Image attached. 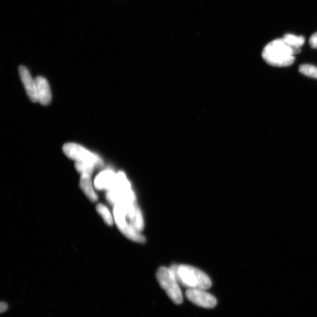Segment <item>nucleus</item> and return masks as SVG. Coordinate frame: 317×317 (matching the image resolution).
Listing matches in <instances>:
<instances>
[{"label":"nucleus","instance_id":"nucleus-9","mask_svg":"<svg viewBox=\"0 0 317 317\" xmlns=\"http://www.w3.org/2000/svg\"><path fill=\"white\" fill-rule=\"evenodd\" d=\"M37 87L38 101L41 105H48L51 101V90L47 80L43 76H38L35 79Z\"/></svg>","mask_w":317,"mask_h":317},{"label":"nucleus","instance_id":"nucleus-11","mask_svg":"<svg viewBox=\"0 0 317 317\" xmlns=\"http://www.w3.org/2000/svg\"><path fill=\"white\" fill-rule=\"evenodd\" d=\"M287 45L292 47V48L300 49V47L303 46L305 42V39L302 36H296L292 34H286L283 38Z\"/></svg>","mask_w":317,"mask_h":317},{"label":"nucleus","instance_id":"nucleus-7","mask_svg":"<svg viewBox=\"0 0 317 317\" xmlns=\"http://www.w3.org/2000/svg\"><path fill=\"white\" fill-rule=\"evenodd\" d=\"M118 174L114 171L107 170L102 171L95 179L94 186L98 190L110 191L117 184Z\"/></svg>","mask_w":317,"mask_h":317},{"label":"nucleus","instance_id":"nucleus-5","mask_svg":"<svg viewBox=\"0 0 317 317\" xmlns=\"http://www.w3.org/2000/svg\"><path fill=\"white\" fill-rule=\"evenodd\" d=\"M114 216L118 229L127 238L136 242L144 243L145 242L144 237L130 223V222L126 221V212L122 206L120 205L114 206Z\"/></svg>","mask_w":317,"mask_h":317},{"label":"nucleus","instance_id":"nucleus-1","mask_svg":"<svg viewBox=\"0 0 317 317\" xmlns=\"http://www.w3.org/2000/svg\"><path fill=\"white\" fill-rule=\"evenodd\" d=\"M177 282L188 289L207 290L212 286L209 277L200 269L188 265H175L170 268Z\"/></svg>","mask_w":317,"mask_h":317},{"label":"nucleus","instance_id":"nucleus-10","mask_svg":"<svg viewBox=\"0 0 317 317\" xmlns=\"http://www.w3.org/2000/svg\"><path fill=\"white\" fill-rule=\"evenodd\" d=\"M80 186L84 194L91 201H96L98 199V195L95 192L93 183H92L91 175L81 174L80 180Z\"/></svg>","mask_w":317,"mask_h":317},{"label":"nucleus","instance_id":"nucleus-6","mask_svg":"<svg viewBox=\"0 0 317 317\" xmlns=\"http://www.w3.org/2000/svg\"><path fill=\"white\" fill-rule=\"evenodd\" d=\"M186 296L192 303L205 309H213L217 305V300L214 296L204 290L188 289L186 292Z\"/></svg>","mask_w":317,"mask_h":317},{"label":"nucleus","instance_id":"nucleus-15","mask_svg":"<svg viewBox=\"0 0 317 317\" xmlns=\"http://www.w3.org/2000/svg\"><path fill=\"white\" fill-rule=\"evenodd\" d=\"M309 44L313 49H317V32L313 34L310 37Z\"/></svg>","mask_w":317,"mask_h":317},{"label":"nucleus","instance_id":"nucleus-13","mask_svg":"<svg viewBox=\"0 0 317 317\" xmlns=\"http://www.w3.org/2000/svg\"><path fill=\"white\" fill-rule=\"evenodd\" d=\"M75 167L77 171L81 174H88L91 176L96 167L90 163L79 161L75 162Z\"/></svg>","mask_w":317,"mask_h":317},{"label":"nucleus","instance_id":"nucleus-2","mask_svg":"<svg viewBox=\"0 0 317 317\" xmlns=\"http://www.w3.org/2000/svg\"><path fill=\"white\" fill-rule=\"evenodd\" d=\"M294 49L282 39L271 41L263 49L262 57L267 63L275 67H288L294 63Z\"/></svg>","mask_w":317,"mask_h":317},{"label":"nucleus","instance_id":"nucleus-3","mask_svg":"<svg viewBox=\"0 0 317 317\" xmlns=\"http://www.w3.org/2000/svg\"><path fill=\"white\" fill-rule=\"evenodd\" d=\"M156 278L160 286L174 304L180 305L183 303L181 290L171 268L165 267L159 268L156 272Z\"/></svg>","mask_w":317,"mask_h":317},{"label":"nucleus","instance_id":"nucleus-16","mask_svg":"<svg viewBox=\"0 0 317 317\" xmlns=\"http://www.w3.org/2000/svg\"><path fill=\"white\" fill-rule=\"evenodd\" d=\"M8 309V305L5 303H2L0 304V312L1 313H4L6 310Z\"/></svg>","mask_w":317,"mask_h":317},{"label":"nucleus","instance_id":"nucleus-8","mask_svg":"<svg viewBox=\"0 0 317 317\" xmlns=\"http://www.w3.org/2000/svg\"><path fill=\"white\" fill-rule=\"evenodd\" d=\"M19 73L21 79H22L23 84L24 86L26 93L27 94L29 98L30 99L32 102H38L35 79H32L27 68L23 66V65L19 67Z\"/></svg>","mask_w":317,"mask_h":317},{"label":"nucleus","instance_id":"nucleus-12","mask_svg":"<svg viewBox=\"0 0 317 317\" xmlns=\"http://www.w3.org/2000/svg\"><path fill=\"white\" fill-rule=\"evenodd\" d=\"M97 210L106 224L109 226H112L113 224L114 219L112 218L111 213L109 212L107 207L102 204H99L97 206Z\"/></svg>","mask_w":317,"mask_h":317},{"label":"nucleus","instance_id":"nucleus-4","mask_svg":"<svg viewBox=\"0 0 317 317\" xmlns=\"http://www.w3.org/2000/svg\"><path fill=\"white\" fill-rule=\"evenodd\" d=\"M63 150L65 155L75 162L90 163L96 167H100L103 165L102 160L98 156L85 149L81 145L68 143L64 145Z\"/></svg>","mask_w":317,"mask_h":317},{"label":"nucleus","instance_id":"nucleus-14","mask_svg":"<svg viewBox=\"0 0 317 317\" xmlns=\"http://www.w3.org/2000/svg\"><path fill=\"white\" fill-rule=\"evenodd\" d=\"M299 71L303 75L317 79V67L312 65L304 64L300 65Z\"/></svg>","mask_w":317,"mask_h":317}]
</instances>
